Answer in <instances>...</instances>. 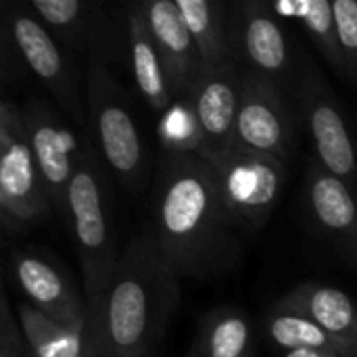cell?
<instances>
[{"label":"cell","mask_w":357,"mask_h":357,"mask_svg":"<svg viewBox=\"0 0 357 357\" xmlns=\"http://www.w3.org/2000/svg\"><path fill=\"white\" fill-rule=\"evenodd\" d=\"M234 230L207 159L195 153H163L151 232L180 280L230 270L238 257Z\"/></svg>","instance_id":"obj_1"},{"label":"cell","mask_w":357,"mask_h":357,"mask_svg":"<svg viewBox=\"0 0 357 357\" xmlns=\"http://www.w3.org/2000/svg\"><path fill=\"white\" fill-rule=\"evenodd\" d=\"M178 303L180 276L144 230L119 253L109 287L88 303V318L111 357H155Z\"/></svg>","instance_id":"obj_2"},{"label":"cell","mask_w":357,"mask_h":357,"mask_svg":"<svg viewBox=\"0 0 357 357\" xmlns=\"http://www.w3.org/2000/svg\"><path fill=\"white\" fill-rule=\"evenodd\" d=\"M65 220L71 228L84 274V299L86 303H92L109 287L119 255L115 251L109 224L107 178L98 155L90 149V144L79 151L77 167L67 195Z\"/></svg>","instance_id":"obj_3"},{"label":"cell","mask_w":357,"mask_h":357,"mask_svg":"<svg viewBox=\"0 0 357 357\" xmlns=\"http://www.w3.org/2000/svg\"><path fill=\"white\" fill-rule=\"evenodd\" d=\"M86 98L88 119L102 161L128 190H140L146 178L144 144L123 90L96 46L90 50Z\"/></svg>","instance_id":"obj_4"},{"label":"cell","mask_w":357,"mask_h":357,"mask_svg":"<svg viewBox=\"0 0 357 357\" xmlns=\"http://www.w3.org/2000/svg\"><path fill=\"white\" fill-rule=\"evenodd\" d=\"M52 203L31 155L23 109L0 105V218L6 232L27 230L48 218Z\"/></svg>","instance_id":"obj_5"},{"label":"cell","mask_w":357,"mask_h":357,"mask_svg":"<svg viewBox=\"0 0 357 357\" xmlns=\"http://www.w3.org/2000/svg\"><path fill=\"white\" fill-rule=\"evenodd\" d=\"M203 159L213 169L230 224L245 232L261 230L284 188V163L268 155L236 149Z\"/></svg>","instance_id":"obj_6"},{"label":"cell","mask_w":357,"mask_h":357,"mask_svg":"<svg viewBox=\"0 0 357 357\" xmlns=\"http://www.w3.org/2000/svg\"><path fill=\"white\" fill-rule=\"evenodd\" d=\"M293 115L278 84L245 69L232 149L268 155L287 163L293 153Z\"/></svg>","instance_id":"obj_7"},{"label":"cell","mask_w":357,"mask_h":357,"mask_svg":"<svg viewBox=\"0 0 357 357\" xmlns=\"http://www.w3.org/2000/svg\"><path fill=\"white\" fill-rule=\"evenodd\" d=\"M299 102L318 163L357 192V149L341 105L324 75L307 65L299 77Z\"/></svg>","instance_id":"obj_8"},{"label":"cell","mask_w":357,"mask_h":357,"mask_svg":"<svg viewBox=\"0 0 357 357\" xmlns=\"http://www.w3.org/2000/svg\"><path fill=\"white\" fill-rule=\"evenodd\" d=\"M21 109L31 155L36 159L46 195L52 203V209L65 218L67 195L82 149L77 146L73 132L44 98L29 96Z\"/></svg>","instance_id":"obj_9"},{"label":"cell","mask_w":357,"mask_h":357,"mask_svg":"<svg viewBox=\"0 0 357 357\" xmlns=\"http://www.w3.org/2000/svg\"><path fill=\"white\" fill-rule=\"evenodd\" d=\"M312 230L357 270V192L318 161L310 163L303 188Z\"/></svg>","instance_id":"obj_10"},{"label":"cell","mask_w":357,"mask_h":357,"mask_svg":"<svg viewBox=\"0 0 357 357\" xmlns=\"http://www.w3.org/2000/svg\"><path fill=\"white\" fill-rule=\"evenodd\" d=\"M241 82L243 71L236 63H228L218 69H203L188 94H184L203 134L201 157L222 155L232 149L241 105Z\"/></svg>","instance_id":"obj_11"},{"label":"cell","mask_w":357,"mask_h":357,"mask_svg":"<svg viewBox=\"0 0 357 357\" xmlns=\"http://www.w3.org/2000/svg\"><path fill=\"white\" fill-rule=\"evenodd\" d=\"M10 270L15 282L29 305L48 318L84 328L88 324V303L82 299L65 272L33 249H13Z\"/></svg>","instance_id":"obj_12"},{"label":"cell","mask_w":357,"mask_h":357,"mask_svg":"<svg viewBox=\"0 0 357 357\" xmlns=\"http://www.w3.org/2000/svg\"><path fill=\"white\" fill-rule=\"evenodd\" d=\"M8 33L29 71L73 117H79L82 109L77 100L73 67L48 27L38 17L15 8L8 15Z\"/></svg>","instance_id":"obj_13"},{"label":"cell","mask_w":357,"mask_h":357,"mask_svg":"<svg viewBox=\"0 0 357 357\" xmlns=\"http://www.w3.org/2000/svg\"><path fill=\"white\" fill-rule=\"evenodd\" d=\"M230 40L234 54L245 59L247 69L274 82L289 75L293 67L291 46L270 4L259 0L236 4L230 17Z\"/></svg>","instance_id":"obj_14"},{"label":"cell","mask_w":357,"mask_h":357,"mask_svg":"<svg viewBox=\"0 0 357 357\" xmlns=\"http://www.w3.org/2000/svg\"><path fill=\"white\" fill-rule=\"evenodd\" d=\"M138 8L151 29L174 96L180 98L188 94L205 67L192 36L180 17L176 0H146L140 2Z\"/></svg>","instance_id":"obj_15"},{"label":"cell","mask_w":357,"mask_h":357,"mask_svg":"<svg viewBox=\"0 0 357 357\" xmlns=\"http://www.w3.org/2000/svg\"><path fill=\"white\" fill-rule=\"evenodd\" d=\"M276 303L305 314L331 337L357 349V303L341 289L322 282H303Z\"/></svg>","instance_id":"obj_16"},{"label":"cell","mask_w":357,"mask_h":357,"mask_svg":"<svg viewBox=\"0 0 357 357\" xmlns=\"http://www.w3.org/2000/svg\"><path fill=\"white\" fill-rule=\"evenodd\" d=\"M128 44H130V61H132V73L136 79V86L146 100V105L155 111H167L176 96L169 88V79L163 67V61L159 56V50L155 46V40L151 36V29L138 8L130 6L128 10Z\"/></svg>","instance_id":"obj_17"},{"label":"cell","mask_w":357,"mask_h":357,"mask_svg":"<svg viewBox=\"0 0 357 357\" xmlns=\"http://www.w3.org/2000/svg\"><path fill=\"white\" fill-rule=\"evenodd\" d=\"M190 357H257L255 326L251 318L232 305L215 307L201 320Z\"/></svg>","instance_id":"obj_18"},{"label":"cell","mask_w":357,"mask_h":357,"mask_svg":"<svg viewBox=\"0 0 357 357\" xmlns=\"http://www.w3.org/2000/svg\"><path fill=\"white\" fill-rule=\"evenodd\" d=\"M180 17L192 36L205 69H218L234 63L230 27L220 2L211 0H176Z\"/></svg>","instance_id":"obj_19"},{"label":"cell","mask_w":357,"mask_h":357,"mask_svg":"<svg viewBox=\"0 0 357 357\" xmlns=\"http://www.w3.org/2000/svg\"><path fill=\"white\" fill-rule=\"evenodd\" d=\"M261 335L266 341L282 351H343L351 349L331 337L324 328H320L314 320H310L305 314L282 307L280 303H274L261 318ZM357 351V349H356Z\"/></svg>","instance_id":"obj_20"},{"label":"cell","mask_w":357,"mask_h":357,"mask_svg":"<svg viewBox=\"0 0 357 357\" xmlns=\"http://www.w3.org/2000/svg\"><path fill=\"white\" fill-rule=\"evenodd\" d=\"M19 326L29 357H79L84 349L86 326L61 324L27 301L19 303Z\"/></svg>","instance_id":"obj_21"},{"label":"cell","mask_w":357,"mask_h":357,"mask_svg":"<svg viewBox=\"0 0 357 357\" xmlns=\"http://www.w3.org/2000/svg\"><path fill=\"white\" fill-rule=\"evenodd\" d=\"M272 13L282 19H297L322 56L337 69L345 71V61L339 46V33H337V21H335V8L331 0H278L270 4Z\"/></svg>","instance_id":"obj_22"},{"label":"cell","mask_w":357,"mask_h":357,"mask_svg":"<svg viewBox=\"0 0 357 357\" xmlns=\"http://www.w3.org/2000/svg\"><path fill=\"white\" fill-rule=\"evenodd\" d=\"M31 10L36 17L52 31V36L61 38L67 44L84 42L94 33V27L98 25V17L92 15L96 8L94 4L82 2V0H33Z\"/></svg>","instance_id":"obj_23"},{"label":"cell","mask_w":357,"mask_h":357,"mask_svg":"<svg viewBox=\"0 0 357 357\" xmlns=\"http://www.w3.org/2000/svg\"><path fill=\"white\" fill-rule=\"evenodd\" d=\"M159 142L163 153H203V134L199 130L195 111L186 96L174 100V105L163 111L159 119Z\"/></svg>","instance_id":"obj_24"},{"label":"cell","mask_w":357,"mask_h":357,"mask_svg":"<svg viewBox=\"0 0 357 357\" xmlns=\"http://www.w3.org/2000/svg\"><path fill=\"white\" fill-rule=\"evenodd\" d=\"M333 8L345 71L357 82V0H335Z\"/></svg>","instance_id":"obj_25"},{"label":"cell","mask_w":357,"mask_h":357,"mask_svg":"<svg viewBox=\"0 0 357 357\" xmlns=\"http://www.w3.org/2000/svg\"><path fill=\"white\" fill-rule=\"evenodd\" d=\"M0 357H29L23 333L17 328V320L13 318L6 295H2V312H0Z\"/></svg>","instance_id":"obj_26"},{"label":"cell","mask_w":357,"mask_h":357,"mask_svg":"<svg viewBox=\"0 0 357 357\" xmlns=\"http://www.w3.org/2000/svg\"><path fill=\"white\" fill-rule=\"evenodd\" d=\"M79 357H111L107 354V349L102 347L100 343V337H98V331L94 326V322L88 318V324H86V337H84V349Z\"/></svg>","instance_id":"obj_27"},{"label":"cell","mask_w":357,"mask_h":357,"mask_svg":"<svg viewBox=\"0 0 357 357\" xmlns=\"http://www.w3.org/2000/svg\"><path fill=\"white\" fill-rule=\"evenodd\" d=\"M280 357H357L356 349H343V351H293L282 354Z\"/></svg>","instance_id":"obj_28"},{"label":"cell","mask_w":357,"mask_h":357,"mask_svg":"<svg viewBox=\"0 0 357 357\" xmlns=\"http://www.w3.org/2000/svg\"><path fill=\"white\" fill-rule=\"evenodd\" d=\"M188 357H190V356H188Z\"/></svg>","instance_id":"obj_29"}]
</instances>
